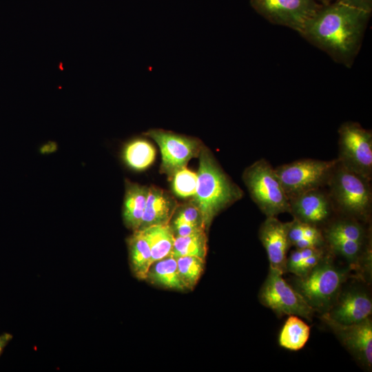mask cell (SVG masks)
Here are the masks:
<instances>
[{"mask_svg":"<svg viewBox=\"0 0 372 372\" xmlns=\"http://www.w3.org/2000/svg\"><path fill=\"white\" fill-rule=\"evenodd\" d=\"M371 14L333 1L321 4L299 34L335 62L351 68L361 48Z\"/></svg>","mask_w":372,"mask_h":372,"instance_id":"cell-1","label":"cell"},{"mask_svg":"<svg viewBox=\"0 0 372 372\" xmlns=\"http://www.w3.org/2000/svg\"><path fill=\"white\" fill-rule=\"evenodd\" d=\"M198 158L196 190L191 200L200 211L208 231L214 218L241 199L244 193L223 171L208 147L203 145Z\"/></svg>","mask_w":372,"mask_h":372,"instance_id":"cell-2","label":"cell"},{"mask_svg":"<svg viewBox=\"0 0 372 372\" xmlns=\"http://www.w3.org/2000/svg\"><path fill=\"white\" fill-rule=\"evenodd\" d=\"M335 211L359 221L369 218L372 209L371 181L348 170L338 161L327 183Z\"/></svg>","mask_w":372,"mask_h":372,"instance_id":"cell-3","label":"cell"},{"mask_svg":"<svg viewBox=\"0 0 372 372\" xmlns=\"http://www.w3.org/2000/svg\"><path fill=\"white\" fill-rule=\"evenodd\" d=\"M242 178L251 199L266 217L289 214V200L275 168L266 159H259L248 166Z\"/></svg>","mask_w":372,"mask_h":372,"instance_id":"cell-4","label":"cell"},{"mask_svg":"<svg viewBox=\"0 0 372 372\" xmlns=\"http://www.w3.org/2000/svg\"><path fill=\"white\" fill-rule=\"evenodd\" d=\"M338 159L303 158L275 168L289 200L310 190L327 187Z\"/></svg>","mask_w":372,"mask_h":372,"instance_id":"cell-5","label":"cell"},{"mask_svg":"<svg viewBox=\"0 0 372 372\" xmlns=\"http://www.w3.org/2000/svg\"><path fill=\"white\" fill-rule=\"evenodd\" d=\"M298 277L293 288L313 310L325 311L338 296L345 273L323 257L308 273Z\"/></svg>","mask_w":372,"mask_h":372,"instance_id":"cell-6","label":"cell"},{"mask_svg":"<svg viewBox=\"0 0 372 372\" xmlns=\"http://www.w3.org/2000/svg\"><path fill=\"white\" fill-rule=\"evenodd\" d=\"M338 132L339 163L348 170L371 181L372 132L356 122L340 125Z\"/></svg>","mask_w":372,"mask_h":372,"instance_id":"cell-7","label":"cell"},{"mask_svg":"<svg viewBox=\"0 0 372 372\" xmlns=\"http://www.w3.org/2000/svg\"><path fill=\"white\" fill-rule=\"evenodd\" d=\"M144 135L152 138L161 153L160 171L169 178L178 171L186 167L193 158H198L203 147L198 138L176 134L162 129H151Z\"/></svg>","mask_w":372,"mask_h":372,"instance_id":"cell-8","label":"cell"},{"mask_svg":"<svg viewBox=\"0 0 372 372\" xmlns=\"http://www.w3.org/2000/svg\"><path fill=\"white\" fill-rule=\"evenodd\" d=\"M282 276L280 272L269 268L260 291V302L278 315H294L311 320L313 309Z\"/></svg>","mask_w":372,"mask_h":372,"instance_id":"cell-9","label":"cell"},{"mask_svg":"<svg viewBox=\"0 0 372 372\" xmlns=\"http://www.w3.org/2000/svg\"><path fill=\"white\" fill-rule=\"evenodd\" d=\"M250 5L271 23L300 33L321 4L315 0H250Z\"/></svg>","mask_w":372,"mask_h":372,"instance_id":"cell-10","label":"cell"},{"mask_svg":"<svg viewBox=\"0 0 372 372\" xmlns=\"http://www.w3.org/2000/svg\"><path fill=\"white\" fill-rule=\"evenodd\" d=\"M341 342L368 369L372 365V322L371 318L351 324H342L323 316Z\"/></svg>","mask_w":372,"mask_h":372,"instance_id":"cell-11","label":"cell"},{"mask_svg":"<svg viewBox=\"0 0 372 372\" xmlns=\"http://www.w3.org/2000/svg\"><path fill=\"white\" fill-rule=\"evenodd\" d=\"M293 218L320 227L327 223L335 211L327 190L318 188L289 199Z\"/></svg>","mask_w":372,"mask_h":372,"instance_id":"cell-12","label":"cell"},{"mask_svg":"<svg viewBox=\"0 0 372 372\" xmlns=\"http://www.w3.org/2000/svg\"><path fill=\"white\" fill-rule=\"evenodd\" d=\"M287 232L288 222H281L275 216L266 217L258 231L259 239L267 252L269 268L282 274L287 271V255L291 246Z\"/></svg>","mask_w":372,"mask_h":372,"instance_id":"cell-13","label":"cell"},{"mask_svg":"<svg viewBox=\"0 0 372 372\" xmlns=\"http://www.w3.org/2000/svg\"><path fill=\"white\" fill-rule=\"evenodd\" d=\"M371 298L362 291L352 289L342 294L337 303L324 316L342 324L358 323L369 318Z\"/></svg>","mask_w":372,"mask_h":372,"instance_id":"cell-14","label":"cell"},{"mask_svg":"<svg viewBox=\"0 0 372 372\" xmlns=\"http://www.w3.org/2000/svg\"><path fill=\"white\" fill-rule=\"evenodd\" d=\"M176 198L156 186L149 187L145 211L138 229L155 225L169 224L178 206Z\"/></svg>","mask_w":372,"mask_h":372,"instance_id":"cell-15","label":"cell"},{"mask_svg":"<svg viewBox=\"0 0 372 372\" xmlns=\"http://www.w3.org/2000/svg\"><path fill=\"white\" fill-rule=\"evenodd\" d=\"M148 192L149 187L125 182L122 216L125 225L132 231L140 228Z\"/></svg>","mask_w":372,"mask_h":372,"instance_id":"cell-16","label":"cell"},{"mask_svg":"<svg viewBox=\"0 0 372 372\" xmlns=\"http://www.w3.org/2000/svg\"><path fill=\"white\" fill-rule=\"evenodd\" d=\"M131 270L138 279L145 280L152 265L149 245L141 229L133 231L127 239Z\"/></svg>","mask_w":372,"mask_h":372,"instance_id":"cell-17","label":"cell"},{"mask_svg":"<svg viewBox=\"0 0 372 372\" xmlns=\"http://www.w3.org/2000/svg\"><path fill=\"white\" fill-rule=\"evenodd\" d=\"M145 280L165 289H185L178 276L176 258L171 256L153 262Z\"/></svg>","mask_w":372,"mask_h":372,"instance_id":"cell-18","label":"cell"},{"mask_svg":"<svg viewBox=\"0 0 372 372\" xmlns=\"http://www.w3.org/2000/svg\"><path fill=\"white\" fill-rule=\"evenodd\" d=\"M141 230L149 245L152 263L170 255L175 240L170 224L152 225Z\"/></svg>","mask_w":372,"mask_h":372,"instance_id":"cell-19","label":"cell"},{"mask_svg":"<svg viewBox=\"0 0 372 372\" xmlns=\"http://www.w3.org/2000/svg\"><path fill=\"white\" fill-rule=\"evenodd\" d=\"M154 146L143 138H134L127 142L123 149L122 158L125 163L136 171L144 170L150 166L155 159Z\"/></svg>","mask_w":372,"mask_h":372,"instance_id":"cell-20","label":"cell"},{"mask_svg":"<svg viewBox=\"0 0 372 372\" xmlns=\"http://www.w3.org/2000/svg\"><path fill=\"white\" fill-rule=\"evenodd\" d=\"M309 335V326L297 316L291 315L280 331L278 343L285 349L298 351L304 347Z\"/></svg>","mask_w":372,"mask_h":372,"instance_id":"cell-21","label":"cell"},{"mask_svg":"<svg viewBox=\"0 0 372 372\" xmlns=\"http://www.w3.org/2000/svg\"><path fill=\"white\" fill-rule=\"evenodd\" d=\"M202 231L185 236H176L169 256L177 258L180 256H195L205 260L207 254V234Z\"/></svg>","mask_w":372,"mask_h":372,"instance_id":"cell-22","label":"cell"},{"mask_svg":"<svg viewBox=\"0 0 372 372\" xmlns=\"http://www.w3.org/2000/svg\"><path fill=\"white\" fill-rule=\"evenodd\" d=\"M177 270L185 289H193L199 280L205 265V260L185 256L176 258Z\"/></svg>","mask_w":372,"mask_h":372,"instance_id":"cell-23","label":"cell"},{"mask_svg":"<svg viewBox=\"0 0 372 372\" xmlns=\"http://www.w3.org/2000/svg\"><path fill=\"white\" fill-rule=\"evenodd\" d=\"M175 196L187 198L193 197L197 185V174L186 167L176 172L170 178Z\"/></svg>","mask_w":372,"mask_h":372,"instance_id":"cell-24","label":"cell"},{"mask_svg":"<svg viewBox=\"0 0 372 372\" xmlns=\"http://www.w3.org/2000/svg\"><path fill=\"white\" fill-rule=\"evenodd\" d=\"M325 240L334 251L352 262L359 258L365 246V243L344 239L330 238Z\"/></svg>","mask_w":372,"mask_h":372,"instance_id":"cell-25","label":"cell"},{"mask_svg":"<svg viewBox=\"0 0 372 372\" xmlns=\"http://www.w3.org/2000/svg\"><path fill=\"white\" fill-rule=\"evenodd\" d=\"M171 220L172 223L183 222L205 228L200 211L192 200L178 205Z\"/></svg>","mask_w":372,"mask_h":372,"instance_id":"cell-26","label":"cell"},{"mask_svg":"<svg viewBox=\"0 0 372 372\" xmlns=\"http://www.w3.org/2000/svg\"><path fill=\"white\" fill-rule=\"evenodd\" d=\"M320 248L307 247L296 248L292 251L287 258L286 269L293 273L297 266L304 259L315 254Z\"/></svg>","mask_w":372,"mask_h":372,"instance_id":"cell-27","label":"cell"},{"mask_svg":"<svg viewBox=\"0 0 372 372\" xmlns=\"http://www.w3.org/2000/svg\"><path fill=\"white\" fill-rule=\"evenodd\" d=\"M324 257L322 248L318 249L315 254L302 261L296 268L293 273L297 276H303L313 269Z\"/></svg>","mask_w":372,"mask_h":372,"instance_id":"cell-28","label":"cell"},{"mask_svg":"<svg viewBox=\"0 0 372 372\" xmlns=\"http://www.w3.org/2000/svg\"><path fill=\"white\" fill-rule=\"evenodd\" d=\"M170 224V223H169ZM174 236H185L192 235L202 231H206L203 227L197 226L192 224L176 222L170 224Z\"/></svg>","mask_w":372,"mask_h":372,"instance_id":"cell-29","label":"cell"},{"mask_svg":"<svg viewBox=\"0 0 372 372\" xmlns=\"http://www.w3.org/2000/svg\"><path fill=\"white\" fill-rule=\"evenodd\" d=\"M342 4L368 12L372 11V0H335Z\"/></svg>","mask_w":372,"mask_h":372,"instance_id":"cell-30","label":"cell"},{"mask_svg":"<svg viewBox=\"0 0 372 372\" xmlns=\"http://www.w3.org/2000/svg\"><path fill=\"white\" fill-rule=\"evenodd\" d=\"M13 335L9 333H4L0 335V355L3 353L6 347L12 340Z\"/></svg>","mask_w":372,"mask_h":372,"instance_id":"cell-31","label":"cell"},{"mask_svg":"<svg viewBox=\"0 0 372 372\" xmlns=\"http://www.w3.org/2000/svg\"><path fill=\"white\" fill-rule=\"evenodd\" d=\"M320 4H327L335 0H315Z\"/></svg>","mask_w":372,"mask_h":372,"instance_id":"cell-32","label":"cell"}]
</instances>
